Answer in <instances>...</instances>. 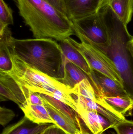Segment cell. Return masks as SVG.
<instances>
[{
	"mask_svg": "<svg viewBox=\"0 0 133 134\" xmlns=\"http://www.w3.org/2000/svg\"><path fill=\"white\" fill-rule=\"evenodd\" d=\"M97 12L107 27L110 42L105 46H93L113 62L122 80L124 90L133 99V53L130 43L132 36L127 26L107 4L102 2Z\"/></svg>",
	"mask_w": 133,
	"mask_h": 134,
	"instance_id": "cell-1",
	"label": "cell"
},
{
	"mask_svg": "<svg viewBox=\"0 0 133 134\" xmlns=\"http://www.w3.org/2000/svg\"><path fill=\"white\" fill-rule=\"evenodd\" d=\"M20 15L36 38L62 41L75 35L72 20L45 0H14Z\"/></svg>",
	"mask_w": 133,
	"mask_h": 134,
	"instance_id": "cell-2",
	"label": "cell"
},
{
	"mask_svg": "<svg viewBox=\"0 0 133 134\" xmlns=\"http://www.w3.org/2000/svg\"><path fill=\"white\" fill-rule=\"evenodd\" d=\"M10 53L30 67L60 81L64 77L65 57L60 44L51 38L8 41Z\"/></svg>",
	"mask_w": 133,
	"mask_h": 134,
	"instance_id": "cell-3",
	"label": "cell"
},
{
	"mask_svg": "<svg viewBox=\"0 0 133 134\" xmlns=\"http://www.w3.org/2000/svg\"><path fill=\"white\" fill-rule=\"evenodd\" d=\"M11 57L12 70L5 73L11 76L21 86L31 92L52 97L60 91L73 94L72 89L61 82L30 67L11 53Z\"/></svg>",
	"mask_w": 133,
	"mask_h": 134,
	"instance_id": "cell-4",
	"label": "cell"
},
{
	"mask_svg": "<svg viewBox=\"0 0 133 134\" xmlns=\"http://www.w3.org/2000/svg\"><path fill=\"white\" fill-rule=\"evenodd\" d=\"M72 22L75 35L80 41L97 46L110 43L109 32L98 13Z\"/></svg>",
	"mask_w": 133,
	"mask_h": 134,
	"instance_id": "cell-5",
	"label": "cell"
},
{
	"mask_svg": "<svg viewBox=\"0 0 133 134\" xmlns=\"http://www.w3.org/2000/svg\"><path fill=\"white\" fill-rule=\"evenodd\" d=\"M67 39L83 56L91 68L103 73L123 86L122 80L114 63L103 52L84 41L78 43L70 37Z\"/></svg>",
	"mask_w": 133,
	"mask_h": 134,
	"instance_id": "cell-6",
	"label": "cell"
},
{
	"mask_svg": "<svg viewBox=\"0 0 133 134\" xmlns=\"http://www.w3.org/2000/svg\"><path fill=\"white\" fill-rule=\"evenodd\" d=\"M31 91L21 86L11 76L0 71V101L10 100L18 106L25 105Z\"/></svg>",
	"mask_w": 133,
	"mask_h": 134,
	"instance_id": "cell-7",
	"label": "cell"
},
{
	"mask_svg": "<svg viewBox=\"0 0 133 134\" xmlns=\"http://www.w3.org/2000/svg\"><path fill=\"white\" fill-rule=\"evenodd\" d=\"M77 113L81 124L80 131L90 134H102L106 130L113 128L116 124L93 111L78 110Z\"/></svg>",
	"mask_w": 133,
	"mask_h": 134,
	"instance_id": "cell-8",
	"label": "cell"
},
{
	"mask_svg": "<svg viewBox=\"0 0 133 134\" xmlns=\"http://www.w3.org/2000/svg\"><path fill=\"white\" fill-rule=\"evenodd\" d=\"M77 96V112L78 110L95 112L116 124L126 120L124 116L116 111L103 100L102 101H96L83 96Z\"/></svg>",
	"mask_w": 133,
	"mask_h": 134,
	"instance_id": "cell-9",
	"label": "cell"
},
{
	"mask_svg": "<svg viewBox=\"0 0 133 134\" xmlns=\"http://www.w3.org/2000/svg\"><path fill=\"white\" fill-rule=\"evenodd\" d=\"M103 0H64L66 16L70 20L97 13Z\"/></svg>",
	"mask_w": 133,
	"mask_h": 134,
	"instance_id": "cell-10",
	"label": "cell"
},
{
	"mask_svg": "<svg viewBox=\"0 0 133 134\" xmlns=\"http://www.w3.org/2000/svg\"><path fill=\"white\" fill-rule=\"evenodd\" d=\"M90 76L102 97H130L119 83L91 69Z\"/></svg>",
	"mask_w": 133,
	"mask_h": 134,
	"instance_id": "cell-11",
	"label": "cell"
},
{
	"mask_svg": "<svg viewBox=\"0 0 133 134\" xmlns=\"http://www.w3.org/2000/svg\"><path fill=\"white\" fill-rule=\"evenodd\" d=\"M51 125L34 123L24 116L18 122L4 129L1 134H37L43 132Z\"/></svg>",
	"mask_w": 133,
	"mask_h": 134,
	"instance_id": "cell-12",
	"label": "cell"
},
{
	"mask_svg": "<svg viewBox=\"0 0 133 134\" xmlns=\"http://www.w3.org/2000/svg\"><path fill=\"white\" fill-rule=\"evenodd\" d=\"M84 79H88L93 82L90 75L65 58L64 77L60 82L72 90Z\"/></svg>",
	"mask_w": 133,
	"mask_h": 134,
	"instance_id": "cell-13",
	"label": "cell"
},
{
	"mask_svg": "<svg viewBox=\"0 0 133 134\" xmlns=\"http://www.w3.org/2000/svg\"><path fill=\"white\" fill-rule=\"evenodd\" d=\"M25 116L34 123L37 124L56 123L49 115L44 105H26L20 106Z\"/></svg>",
	"mask_w": 133,
	"mask_h": 134,
	"instance_id": "cell-14",
	"label": "cell"
},
{
	"mask_svg": "<svg viewBox=\"0 0 133 134\" xmlns=\"http://www.w3.org/2000/svg\"><path fill=\"white\" fill-rule=\"evenodd\" d=\"M60 44L65 57L90 75L91 69L83 56L67 38L61 41Z\"/></svg>",
	"mask_w": 133,
	"mask_h": 134,
	"instance_id": "cell-15",
	"label": "cell"
},
{
	"mask_svg": "<svg viewBox=\"0 0 133 134\" xmlns=\"http://www.w3.org/2000/svg\"><path fill=\"white\" fill-rule=\"evenodd\" d=\"M127 26L133 15V0H103Z\"/></svg>",
	"mask_w": 133,
	"mask_h": 134,
	"instance_id": "cell-16",
	"label": "cell"
},
{
	"mask_svg": "<svg viewBox=\"0 0 133 134\" xmlns=\"http://www.w3.org/2000/svg\"><path fill=\"white\" fill-rule=\"evenodd\" d=\"M43 100L44 105L51 118L56 123V125L68 134H77L79 130L72 120L45 100Z\"/></svg>",
	"mask_w": 133,
	"mask_h": 134,
	"instance_id": "cell-17",
	"label": "cell"
},
{
	"mask_svg": "<svg viewBox=\"0 0 133 134\" xmlns=\"http://www.w3.org/2000/svg\"><path fill=\"white\" fill-rule=\"evenodd\" d=\"M39 94L41 98L46 102L66 116L75 124L78 129L79 130H80L81 128L80 119L78 113L74 109L65 103L51 96Z\"/></svg>",
	"mask_w": 133,
	"mask_h": 134,
	"instance_id": "cell-18",
	"label": "cell"
},
{
	"mask_svg": "<svg viewBox=\"0 0 133 134\" xmlns=\"http://www.w3.org/2000/svg\"><path fill=\"white\" fill-rule=\"evenodd\" d=\"M103 100L116 111L124 116L133 109V99L130 97H103Z\"/></svg>",
	"mask_w": 133,
	"mask_h": 134,
	"instance_id": "cell-19",
	"label": "cell"
},
{
	"mask_svg": "<svg viewBox=\"0 0 133 134\" xmlns=\"http://www.w3.org/2000/svg\"><path fill=\"white\" fill-rule=\"evenodd\" d=\"M12 69V62L8 46L5 42L0 41V71L9 72Z\"/></svg>",
	"mask_w": 133,
	"mask_h": 134,
	"instance_id": "cell-20",
	"label": "cell"
},
{
	"mask_svg": "<svg viewBox=\"0 0 133 134\" xmlns=\"http://www.w3.org/2000/svg\"><path fill=\"white\" fill-rule=\"evenodd\" d=\"M13 24L12 10L4 0H0V29Z\"/></svg>",
	"mask_w": 133,
	"mask_h": 134,
	"instance_id": "cell-21",
	"label": "cell"
},
{
	"mask_svg": "<svg viewBox=\"0 0 133 134\" xmlns=\"http://www.w3.org/2000/svg\"><path fill=\"white\" fill-rule=\"evenodd\" d=\"M113 128L117 134H133V122L126 119L117 124Z\"/></svg>",
	"mask_w": 133,
	"mask_h": 134,
	"instance_id": "cell-22",
	"label": "cell"
},
{
	"mask_svg": "<svg viewBox=\"0 0 133 134\" xmlns=\"http://www.w3.org/2000/svg\"><path fill=\"white\" fill-rule=\"evenodd\" d=\"M15 115L11 109L4 107L0 108V123L4 126L12 120Z\"/></svg>",
	"mask_w": 133,
	"mask_h": 134,
	"instance_id": "cell-23",
	"label": "cell"
},
{
	"mask_svg": "<svg viewBox=\"0 0 133 134\" xmlns=\"http://www.w3.org/2000/svg\"><path fill=\"white\" fill-rule=\"evenodd\" d=\"M44 102L43 100L41 97L39 93L31 92L27 100V103L26 105H44Z\"/></svg>",
	"mask_w": 133,
	"mask_h": 134,
	"instance_id": "cell-24",
	"label": "cell"
},
{
	"mask_svg": "<svg viewBox=\"0 0 133 134\" xmlns=\"http://www.w3.org/2000/svg\"><path fill=\"white\" fill-rule=\"evenodd\" d=\"M43 134H68L57 125L52 124L44 131Z\"/></svg>",
	"mask_w": 133,
	"mask_h": 134,
	"instance_id": "cell-25",
	"label": "cell"
},
{
	"mask_svg": "<svg viewBox=\"0 0 133 134\" xmlns=\"http://www.w3.org/2000/svg\"><path fill=\"white\" fill-rule=\"evenodd\" d=\"M60 12L66 15L64 0H45Z\"/></svg>",
	"mask_w": 133,
	"mask_h": 134,
	"instance_id": "cell-26",
	"label": "cell"
},
{
	"mask_svg": "<svg viewBox=\"0 0 133 134\" xmlns=\"http://www.w3.org/2000/svg\"><path fill=\"white\" fill-rule=\"evenodd\" d=\"M130 45H131V49H132V51L133 53V36L131 38V41L130 42Z\"/></svg>",
	"mask_w": 133,
	"mask_h": 134,
	"instance_id": "cell-27",
	"label": "cell"
},
{
	"mask_svg": "<svg viewBox=\"0 0 133 134\" xmlns=\"http://www.w3.org/2000/svg\"><path fill=\"white\" fill-rule=\"evenodd\" d=\"M77 134H90L86 132H84V131H79L77 133Z\"/></svg>",
	"mask_w": 133,
	"mask_h": 134,
	"instance_id": "cell-28",
	"label": "cell"
},
{
	"mask_svg": "<svg viewBox=\"0 0 133 134\" xmlns=\"http://www.w3.org/2000/svg\"><path fill=\"white\" fill-rule=\"evenodd\" d=\"M43 132H41V133H39L37 134H43Z\"/></svg>",
	"mask_w": 133,
	"mask_h": 134,
	"instance_id": "cell-29",
	"label": "cell"
},
{
	"mask_svg": "<svg viewBox=\"0 0 133 134\" xmlns=\"http://www.w3.org/2000/svg\"></svg>",
	"mask_w": 133,
	"mask_h": 134,
	"instance_id": "cell-30",
	"label": "cell"
}]
</instances>
